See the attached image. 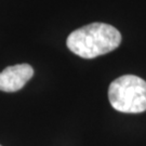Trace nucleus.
Returning a JSON list of instances; mask_svg holds the SVG:
<instances>
[{"mask_svg":"<svg viewBox=\"0 0 146 146\" xmlns=\"http://www.w3.org/2000/svg\"><path fill=\"white\" fill-rule=\"evenodd\" d=\"M121 43L119 31L105 23H92L72 31L67 48L82 58H94L114 51Z\"/></svg>","mask_w":146,"mask_h":146,"instance_id":"obj_1","label":"nucleus"},{"mask_svg":"<svg viewBox=\"0 0 146 146\" xmlns=\"http://www.w3.org/2000/svg\"><path fill=\"white\" fill-rule=\"evenodd\" d=\"M108 99L120 113H143L146 110V81L134 75H123L110 84Z\"/></svg>","mask_w":146,"mask_h":146,"instance_id":"obj_2","label":"nucleus"},{"mask_svg":"<svg viewBox=\"0 0 146 146\" xmlns=\"http://www.w3.org/2000/svg\"><path fill=\"white\" fill-rule=\"evenodd\" d=\"M33 75L34 69L28 64L9 66L0 73V91L16 92L31 80Z\"/></svg>","mask_w":146,"mask_h":146,"instance_id":"obj_3","label":"nucleus"},{"mask_svg":"<svg viewBox=\"0 0 146 146\" xmlns=\"http://www.w3.org/2000/svg\"><path fill=\"white\" fill-rule=\"evenodd\" d=\"M0 146H1V145H0Z\"/></svg>","mask_w":146,"mask_h":146,"instance_id":"obj_4","label":"nucleus"}]
</instances>
